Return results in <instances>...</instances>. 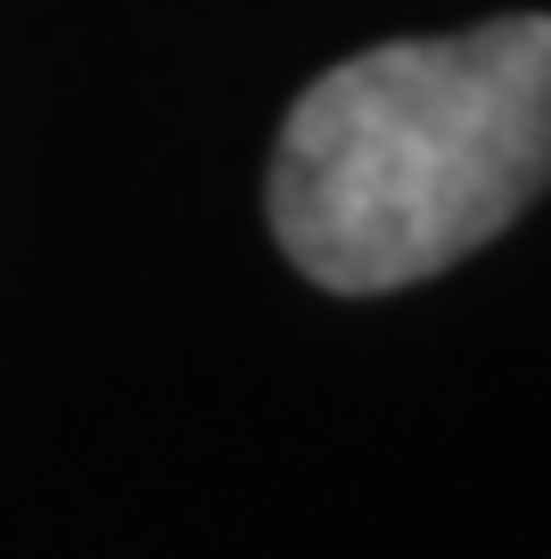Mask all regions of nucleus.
Here are the masks:
<instances>
[{
  "label": "nucleus",
  "instance_id": "obj_1",
  "mask_svg": "<svg viewBox=\"0 0 551 559\" xmlns=\"http://www.w3.org/2000/svg\"><path fill=\"white\" fill-rule=\"evenodd\" d=\"M551 190V17L379 41L296 91L272 239L329 297H396L494 247Z\"/></svg>",
  "mask_w": 551,
  "mask_h": 559
}]
</instances>
